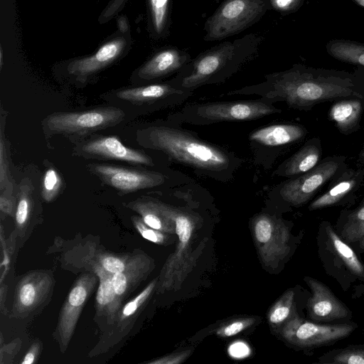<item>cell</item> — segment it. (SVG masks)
Returning a JSON list of instances; mask_svg holds the SVG:
<instances>
[{
	"label": "cell",
	"mask_w": 364,
	"mask_h": 364,
	"mask_svg": "<svg viewBox=\"0 0 364 364\" xmlns=\"http://www.w3.org/2000/svg\"><path fill=\"white\" fill-rule=\"evenodd\" d=\"M345 157L325 159L309 171L284 182L279 194L284 200L294 206L308 202L328 181L341 173Z\"/></svg>",
	"instance_id": "30bf717a"
},
{
	"label": "cell",
	"mask_w": 364,
	"mask_h": 364,
	"mask_svg": "<svg viewBox=\"0 0 364 364\" xmlns=\"http://www.w3.org/2000/svg\"><path fill=\"white\" fill-rule=\"evenodd\" d=\"M359 246L362 250H364V237L359 241Z\"/></svg>",
	"instance_id": "bcb514c9"
},
{
	"label": "cell",
	"mask_w": 364,
	"mask_h": 364,
	"mask_svg": "<svg viewBox=\"0 0 364 364\" xmlns=\"http://www.w3.org/2000/svg\"><path fill=\"white\" fill-rule=\"evenodd\" d=\"M252 227L255 244L263 265L276 269L290 251L289 228L282 220L267 213L255 216Z\"/></svg>",
	"instance_id": "ba28073f"
},
{
	"label": "cell",
	"mask_w": 364,
	"mask_h": 364,
	"mask_svg": "<svg viewBox=\"0 0 364 364\" xmlns=\"http://www.w3.org/2000/svg\"><path fill=\"white\" fill-rule=\"evenodd\" d=\"M294 298V291L289 289L272 306L267 314V319L272 328H282L296 314Z\"/></svg>",
	"instance_id": "f546056e"
},
{
	"label": "cell",
	"mask_w": 364,
	"mask_h": 364,
	"mask_svg": "<svg viewBox=\"0 0 364 364\" xmlns=\"http://www.w3.org/2000/svg\"><path fill=\"white\" fill-rule=\"evenodd\" d=\"M193 91L181 88L171 80L165 83L127 88L117 92L122 100L139 104L172 107L183 103Z\"/></svg>",
	"instance_id": "9a60e30c"
},
{
	"label": "cell",
	"mask_w": 364,
	"mask_h": 364,
	"mask_svg": "<svg viewBox=\"0 0 364 364\" xmlns=\"http://www.w3.org/2000/svg\"><path fill=\"white\" fill-rule=\"evenodd\" d=\"M86 263L98 277L99 282L95 296V315L94 321L102 333L109 328L122 306L123 301L117 295L112 282V274L104 270L92 261Z\"/></svg>",
	"instance_id": "2e32d148"
},
{
	"label": "cell",
	"mask_w": 364,
	"mask_h": 364,
	"mask_svg": "<svg viewBox=\"0 0 364 364\" xmlns=\"http://www.w3.org/2000/svg\"><path fill=\"white\" fill-rule=\"evenodd\" d=\"M141 135L144 146L163 151L178 163L216 180H230L241 164L230 151L180 127L151 126Z\"/></svg>",
	"instance_id": "7a4b0ae2"
},
{
	"label": "cell",
	"mask_w": 364,
	"mask_h": 364,
	"mask_svg": "<svg viewBox=\"0 0 364 364\" xmlns=\"http://www.w3.org/2000/svg\"><path fill=\"white\" fill-rule=\"evenodd\" d=\"M192 60L186 50L176 47L162 49L138 70L142 80H151L179 73Z\"/></svg>",
	"instance_id": "ffe728a7"
},
{
	"label": "cell",
	"mask_w": 364,
	"mask_h": 364,
	"mask_svg": "<svg viewBox=\"0 0 364 364\" xmlns=\"http://www.w3.org/2000/svg\"><path fill=\"white\" fill-rule=\"evenodd\" d=\"M98 282L96 274L87 271L82 274L72 285L60 309L53 334L61 353L67 350L82 311Z\"/></svg>",
	"instance_id": "9c48e42d"
},
{
	"label": "cell",
	"mask_w": 364,
	"mask_h": 364,
	"mask_svg": "<svg viewBox=\"0 0 364 364\" xmlns=\"http://www.w3.org/2000/svg\"><path fill=\"white\" fill-rule=\"evenodd\" d=\"M157 282L158 277L121 307L112 325L102 333L98 343L90 352V356L106 352L126 337L156 291Z\"/></svg>",
	"instance_id": "4fadbf2b"
},
{
	"label": "cell",
	"mask_w": 364,
	"mask_h": 364,
	"mask_svg": "<svg viewBox=\"0 0 364 364\" xmlns=\"http://www.w3.org/2000/svg\"><path fill=\"white\" fill-rule=\"evenodd\" d=\"M32 191L29 185L21 184L15 211V229L16 237L23 238L28 231L32 215Z\"/></svg>",
	"instance_id": "83f0119b"
},
{
	"label": "cell",
	"mask_w": 364,
	"mask_h": 364,
	"mask_svg": "<svg viewBox=\"0 0 364 364\" xmlns=\"http://www.w3.org/2000/svg\"><path fill=\"white\" fill-rule=\"evenodd\" d=\"M7 292V286L4 285L3 283H1V312L4 314H6L8 312L4 306V299L6 298Z\"/></svg>",
	"instance_id": "f6af8a7d"
},
{
	"label": "cell",
	"mask_w": 364,
	"mask_h": 364,
	"mask_svg": "<svg viewBox=\"0 0 364 364\" xmlns=\"http://www.w3.org/2000/svg\"><path fill=\"white\" fill-rule=\"evenodd\" d=\"M321 153L319 139H311L296 153L280 164L275 171V174L289 178L301 175L318 164Z\"/></svg>",
	"instance_id": "cb8c5ba5"
},
{
	"label": "cell",
	"mask_w": 364,
	"mask_h": 364,
	"mask_svg": "<svg viewBox=\"0 0 364 364\" xmlns=\"http://www.w3.org/2000/svg\"><path fill=\"white\" fill-rule=\"evenodd\" d=\"M171 3V0H149L151 28L156 37L168 33Z\"/></svg>",
	"instance_id": "1f68e13d"
},
{
	"label": "cell",
	"mask_w": 364,
	"mask_h": 364,
	"mask_svg": "<svg viewBox=\"0 0 364 364\" xmlns=\"http://www.w3.org/2000/svg\"><path fill=\"white\" fill-rule=\"evenodd\" d=\"M306 128L295 124H276L260 127L249 135L250 141L267 147L281 146L301 140Z\"/></svg>",
	"instance_id": "603a6c76"
},
{
	"label": "cell",
	"mask_w": 364,
	"mask_h": 364,
	"mask_svg": "<svg viewBox=\"0 0 364 364\" xmlns=\"http://www.w3.org/2000/svg\"><path fill=\"white\" fill-rule=\"evenodd\" d=\"M255 95L272 103L284 102L293 109L309 111L317 104L343 98L364 100V87L348 73L302 65L267 74L264 80L228 92L227 95Z\"/></svg>",
	"instance_id": "6da1fadb"
},
{
	"label": "cell",
	"mask_w": 364,
	"mask_h": 364,
	"mask_svg": "<svg viewBox=\"0 0 364 364\" xmlns=\"http://www.w3.org/2000/svg\"><path fill=\"white\" fill-rule=\"evenodd\" d=\"M54 285L51 270H31L22 275L15 286L11 316L25 319L39 314L50 301Z\"/></svg>",
	"instance_id": "52a82bcc"
},
{
	"label": "cell",
	"mask_w": 364,
	"mask_h": 364,
	"mask_svg": "<svg viewBox=\"0 0 364 364\" xmlns=\"http://www.w3.org/2000/svg\"><path fill=\"white\" fill-rule=\"evenodd\" d=\"M355 325H321L294 314L281 328L283 338L301 348H314L330 344L348 336Z\"/></svg>",
	"instance_id": "7c38bea8"
},
{
	"label": "cell",
	"mask_w": 364,
	"mask_h": 364,
	"mask_svg": "<svg viewBox=\"0 0 364 364\" xmlns=\"http://www.w3.org/2000/svg\"><path fill=\"white\" fill-rule=\"evenodd\" d=\"M271 9H274L282 15L296 11L304 0H269Z\"/></svg>",
	"instance_id": "74e56055"
},
{
	"label": "cell",
	"mask_w": 364,
	"mask_h": 364,
	"mask_svg": "<svg viewBox=\"0 0 364 364\" xmlns=\"http://www.w3.org/2000/svg\"><path fill=\"white\" fill-rule=\"evenodd\" d=\"M82 151L90 157L115 159L129 163L154 166L151 158L141 151L125 146L116 136L97 138L85 144Z\"/></svg>",
	"instance_id": "d6986e66"
},
{
	"label": "cell",
	"mask_w": 364,
	"mask_h": 364,
	"mask_svg": "<svg viewBox=\"0 0 364 364\" xmlns=\"http://www.w3.org/2000/svg\"><path fill=\"white\" fill-rule=\"evenodd\" d=\"M127 0H112L109 6L105 9L102 18L109 19L120 10Z\"/></svg>",
	"instance_id": "7bdbcfd3"
},
{
	"label": "cell",
	"mask_w": 364,
	"mask_h": 364,
	"mask_svg": "<svg viewBox=\"0 0 364 364\" xmlns=\"http://www.w3.org/2000/svg\"><path fill=\"white\" fill-rule=\"evenodd\" d=\"M132 222L140 234L145 240L159 245H169L174 242L173 234L164 232L147 225L140 216L134 215L132 217Z\"/></svg>",
	"instance_id": "836d02e7"
},
{
	"label": "cell",
	"mask_w": 364,
	"mask_h": 364,
	"mask_svg": "<svg viewBox=\"0 0 364 364\" xmlns=\"http://www.w3.org/2000/svg\"><path fill=\"white\" fill-rule=\"evenodd\" d=\"M248 353H250L248 346L242 342L235 343L229 348V353L234 358L245 357Z\"/></svg>",
	"instance_id": "b9f144b4"
},
{
	"label": "cell",
	"mask_w": 364,
	"mask_h": 364,
	"mask_svg": "<svg viewBox=\"0 0 364 364\" xmlns=\"http://www.w3.org/2000/svg\"><path fill=\"white\" fill-rule=\"evenodd\" d=\"M2 48H1V50H0V65H1V68L2 67V64H3V52H2Z\"/></svg>",
	"instance_id": "7dc6e473"
},
{
	"label": "cell",
	"mask_w": 364,
	"mask_h": 364,
	"mask_svg": "<svg viewBox=\"0 0 364 364\" xmlns=\"http://www.w3.org/2000/svg\"><path fill=\"white\" fill-rule=\"evenodd\" d=\"M176 244L168 257L159 275L156 292L164 294L180 290L183 282L196 266L205 247L208 238L193 248V235L196 228L195 218L191 213L177 208L175 217Z\"/></svg>",
	"instance_id": "277c9868"
},
{
	"label": "cell",
	"mask_w": 364,
	"mask_h": 364,
	"mask_svg": "<svg viewBox=\"0 0 364 364\" xmlns=\"http://www.w3.org/2000/svg\"><path fill=\"white\" fill-rule=\"evenodd\" d=\"M42 350V343L41 341H35L30 346L28 351L20 362L21 364H33L38 360Z\"/></svg>",
	"instance_id": "60d3db41"
},
{
	"label": "cell",
	"mask_w": 364,
	"mask_h": 364,
	"mask_svg": "<svg viewBox=\"0 0 364 364\" xmlns=\"http://www.w3.org/2000/svg\"><path fill=\"white\" fill-rule=\"evenodd\" d=\"M364 173L360 171L346 170L335 178L334 183L323 194L309 205V210H314L334 205L359 188Z\"/></svg>",
	"instance_id": "d4e9b609"
},
{
	"label": "cell",
	"mask_w": 364,
	"mask_h": 364,
	"mask_svg": "<svg viewBox=\"0 0 364 364\" xmlns=\"http://www.w3.org/2000/svg\"><path fill=\"white\" fill-rule=\"evenodd\" d=\"M364 100L357 97L338 100L328 111V118L341 134L348 135L360 129Z\"/></svg>",
	"instance_id": "484cf974"
},
{
	"label": "cell",
	"mask_w": 364,
	"mask_h": 364,
	"mask_svg": "<svg viewBox=\"0 0 364 364\" xmlns=\"http://www.w3.org/2000/svg\"><path fill=\"white\" fill-rule=\"evenodd\" d=\"M126 40L118 37L105 43L93 55L72 61L68 67V73L80 78H85L102 70L123 52Z\"/></svg>",
	"instance_id": "7402d4cb"
},
{
	"label": "cell",
	"mask_w": 364,
	"mask_h": 364,
	"mask_svg": "<svg viewBox=\"0 0 364 364\" xmlns=\"http://www.w3.org/2000/svg\"><path fill=\"white\" fill-rule=\"evenodd\" d=\"M304 281L311 291L307 301V310L311 318L328 321L349 316V309L324 284L310 277H305Z\"/></svg>",
	"instance_id": "e0dca14e"
},
{
	"label": "cell",
	"mask_w": 364,
	"mask_h": 364,
	"mask_svg": "<svg viewBox=\"0 0 364 364\" xmlns=\"http://www.w3.org/2000/svg\"><path fill=\"white\" fill-rule=\"evenodd\" d=\"M355 2H356L360 6L364 7V0H353Z\"/></svg>",
	"instance_id": "c3c4849f"
},
{
	"label": "cell",
	"mask_w": 364,
	"mask_h": 364,
	"mask_svg": "<svg viewBox=\"0 0 364 364\" xmlns=\"http://www.w3.org/2000/svg\"><path fill=\"white\" fill-rule=\"evenodd\" d=\"M154 259L141 250L131 252L125 268L112 275L117 295L122 300L134 291L155 268Z\"/></svg>",
	"instance_id": "ac0fdd59"
},
{
	"label": "cell",
	"mask_w": 364,
	"mask_h": 364,
	"mask_svg": "<svg viewBox=\"0 0 364 364\" xmlns=\"http://www.w3.org/2000/svg\"><path fill=\"white\" fill-rule=\"evenodd\" d=\"M62 186V179L54 168H48L44 173L42 184V197L46 202L53 201Z\"/></svg>",
	"instance_id": "d590c367"
},
{
	"label": "cell",
	"mask_w": 364,
	"mask_h": 364,
	"mask_svg": "<svg viewBox=\"0 0 364 364\" xmlns=\"http://www.w3.org/2000/svg\"><path fill=\"white\" fill-rule=\"evenodd\" d=\"M130 254H116L103 251L95 252L91 250L90 247H88L87 253H83L80 257V262H95L100 264L107 272L113 275L123 271L127 264Z\"/></svg>",
	"instance_id": "f1b7e54d"
},
{
	"label": "cell",
	"mask_w": 364,
	"mask_h": 364,
	"mask_svg": "<svg viewBox=\"0 0 364 364\" xmlns=\"http://www.w3.org/2000/svg\"><path fill=\"white\" fill-rule=\"evenodd\" d=\"M271 9L269 0H224L205 21L203 39L220 41L259 21Z\"/></svg>",
	"instance_id": "8992f818"
},
{
	"label": "cell",
	"mask_w": 364,
	"mask_h": 364,
	"mask_svg": "<svg viewBox=\"0 0 364 364\" xmlns=\"http://www.w3.org/2000/svg\"><path fill=\"white\" fill-rule=\"evenodd\" d=\"M8 182V163L6 159V146L3 138V132L0 137V187L2 189Z\"/></svg>",
	"instance_id": "ab89813d"
},
{
	"label": "cell",
	"mask_w": 364,
	"mask_h": 364,
	"mask_svg": "<svg viewBox=\"0 0 364 364\" xmlns=\"http://www.w3.org/2000/svg\"><path fill=\"white\" fill-rule=\"evenodd\" d=\"M0 209L2 213L9 215H14V206L11 200L4 196L3 194L0 196Z\"/></svg>",
	"instance_id": "ee69618b"
},
{
	"label": "cell",
	"mask_w": 364,
	"mask_h": 364,
	"mask_svg": "<svg viewBox=\"0 0 364 364\" xmlns=\"http://www.w3.org/2000/svg\"><path fill=\"white\" fill-rule=\"evenodd\" d=\"M328 53L341 61L364 66V45L346 41H334L327 45Z\"/></svg>",
	"instance_id": "4dcf8cb0"
},
{
	"label": "cell",
	"mask_w": 364,
	"mask_h": 364,
	"mask_svg": "<svg viewBox=\"0 0 364 364\" xmlns=\"http://www.w3.org/2000/svg\"><path fill=\"white\" fill-rule=\"evenodd\" d=\"M124 117L119 108L109 107L92 109L55 112L46 120V127L52 133L82 134L112 127Z\"/></svg>",
	"instance_id": "8fae6325"
},
{
	"label": "cell",
	"mask_w": 364,
	"mask_h": 364,
	"mask_svg": "<svg viewBox=\"0 0 364 364\" xmlns=\"http://www.w3.org/2000/svg\"><path fill=\"white\" fill-rule=\"evenodd\" d=\"M262 41L257 33L223 41L192 59L171 81L191 91L224 82L256 56Z\"/></svg>",
	"instance_id": "3957f363"
},
{
	"label": "cell",
	"mask_w": 364,
	"mask_h": 364,
	"mask_svg": "<svg viewBox=\"0 0 364 364\" xmlns=\"http://www.w3.org/2000/svg\"><path fill=\"white\" fill-rule=\"evenodd\" d=\"M126 206L137 213L151 228L176 235V208L155 199H138Z\"/></svg>",
	"instance_id": "44dd1931"
},
{
	"label": "cell",
	"mask_w": 364,
	"mask_h": 364,
	"mask_svg": "<svg viewBox=\"0 0 364 364\" xmlns=\"http://www.w3.org/2000/svg\"><path fill=\"white\" fill-rule=\"evenodd\" d=\"M327 362L336 364H364V348H346L333 354Z\"/></svg>",
	"instance_id": "8d00e7d4"
},
{
	"label": "cell",
	"mask_w": 364,
	"mask_h": 364,
	"mask_svg": "<svg viewBox=\"0 0 364 364\" xmlns=\"http://www.w3.org/2000/svg\"><path fill=\"white\" fill-rule=\"evenodd\" d=\"M326 232L333 252L352 274L364 279V265L353 250L335 232L331 225L326 227Z\"/></svg>",
	"instance_id": "4316f807"
},
{
	"label": "cell",
	"mask_w": 364,
	"mask_h": 364,
	"mask_svg": "<svg viewBox=\"0 0 364 364\" xmlns=\"http://www.w3.org/2000/svg\"><path fill=\"white\" fill-rule=\"evenodd\" d=\"M341 234L348 244L360 241L364 237V204L348 215Z\"/></svg>",
	"instance_id": "d6a6232c"
},
{
	"label": "cell",
	"mask_w": 364,
	"mask_h": 364,
	"mask_svg": "<svg viewBox=\"0 0 364 364\" xmlns=\"http://www.w3.org/2000/svg\"><path fill=\"white\" fill-rule=\"evenodd\" d=\"M257 321V317H240L228 321L215 330V334L222 338L234 336L253 326Z\"/></svg>",
	"instance_id": "e575fe53"
},
{
	"label": "cell",
	"mask_w": 364,
	"mask_h": 364,
	"mask_svg": "<svg viewBox=\"0 0 364 364\" xmlns=\"http://www.w3.org/2000/svg\"><path fill=\"white\" fill-rule=\"evenodd\" d=\"M89 166L105 184L124 193L156 187L166 181L165 176L158 172L106 164Z\"/></svg>",
	"instance_id": "5bb4252c"
},
{
	"label": "cell",
	"mask_w": 364,
	"mask_h": 364,
	"mask_svg": "<svg viewBox=\"0 0 364 364\" xmlns=\"http://www.w3.org/2000/svg\"><path fill=\"white\" fill-rule=\"evenodd\" d=\"M192 350H186L173 353L161 358L146 362L149 364H180L184 362L191 354Z\"/></svg>",
	"instance_id": "f35d334b"
},
{
	"label": "cell",
	"mask_w": 364,
	"mask_h": 364,
	"mask_svg": "<svg viewBox=\"0 0 364 364\" xmlns=\"http://www.w3.org/2000/svg\"><path fill=\"white\" fill-rule=\"evenodd\" d=\"M274 103L260 98L255 100L194 103L183 107L173 114L176 123L207 125L226 122L257 119L282 110Z\"/></svg>",
	"instance_id": "5b68a950"
},
{
	"label": "cell",
	"mask_w": 364,
	"mask_h": 364,
	"mask_svg": "<svg viewBox=\"0 0 364 364\" xmlns=\"http://www.w3.org/2000/svg\"><path fill=\"white\" fill-rule=\"evenodd\" d=\"M359 156L360 159H363L364 160V146H363V148L361 149L360 154H359Z\"/></svg>",
	"instance_id": "681fc988"
}]
</instances>
